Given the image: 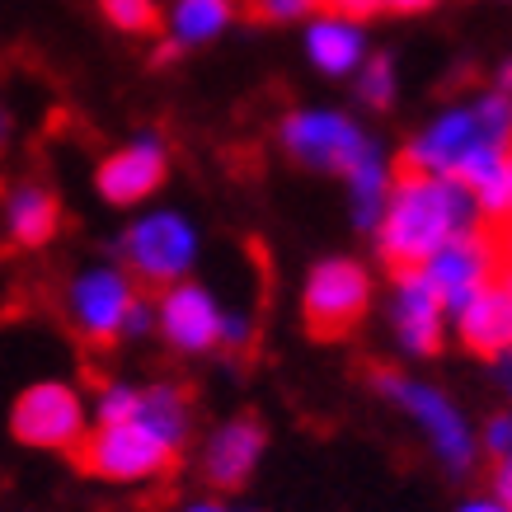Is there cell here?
Here are the masks:
<instances>
[{
    "instance_id": "6da1fadb",
    "label": "cell",
    "mask_w": 512,
    "mask_h": 512,
    "mask_svg": "<svg viewBox=\"0 0 512 512\" xmlns=\"http://www.w3.org/2000/svg\"><path fill=\"white\" fill-rule=\"evenodd\" d=\"M278 146L301 170L343 179L353 226L372 235L381 202L395 184V160L372 127L357 113L334 109V104H296L278 118Z\"/></svg>"
},
{
    "instance_id": "7a4b0ae2",
    "label": "cell",
    "mask_w": 512,
    "mask_h": 512,
    "mask_svg": "<svg viewBox=\"0 0 512 512\" xmlns=\"http://www.w3.org/2000/svg\"><path fill=\"white\" fill-rule=\"evenodd\" d=\"M512 141V99L498 90H480L470 99L442 104V109L419 123L404 141V170L451 179L475 198L498 179L503 151Z\"/></svg>"
},
{
    "instance_id": "3957f363",
    "label": "cell",
    "mask_w": 512,
    "mask_h": 512,
    "mask_svg": "<svg viewBox=\"0 0 512 512\" xmlns=\"http://www.w3.org/2000/svg\"><path fill=\"white\" fill-rule=\"evenodd\" d=\"M484 217L475 198L451 179H433V174H409L395 170L381 217L372 226L376 254L386 259L395 273L404 268H423L442 245H451L456 235L480 231Z\"/></svg>"
},
{
    "instance_id": "277c9868",
    "label": "cell",
    "mask_w": 512,
    "mask_h": 512,
    "mask_svg": "<svg viewBox=\"0 0 512 512\" xmlns=\"http://www.w3.org/2000/svg\"><path fill=\"white\" fill-rule=\"evenodd\" d=\"M372 390L381 400L404 414L414 423L433 451V461L447 470L451 480H466L470 470L480 466V437H475V423L461 404L451 400V390H442L437 381L428 376H414V372H400V367H381L372 372Z\"/></svg>"
},
{
    "instance_id": "5b68a950",
    "label": "cell",
    "mask_w": 512,
    "mask_h": 512,
    "mask_svg": "<svg viewBox=\"0 0 512 512\" xmlns=\"http://www.w3.org/2000/svg\"><path fill=\"white\" fill-rule=\"evenodd\" d=\"M198 259H202L198 221L188 217L184 207L151 202V207H141L137 217L123 226V235H118V259H113V264L123 268L137 287L165 292L174 282L193 278Z\"/></svg>"
},
{
    "instance_id": "8992f818",
    "label": "cell",
    "mask_w": 512,
    "mask_h": 512,
    "mask_svg": "<svg viewBox=\"0 0 512 512\" xmlns=\"http://www.w3.org/2000/svg\"><path fill=\"white\" fill-rule=\"evenodd\" d=\"M179 456H184V451L170 447L156 428H146L141 419L90 428L76 451L80 470L104 484H156L179 466Z\"/></svg>"
},
{
    "instance_id": "52a82bcc",
    "label": "cell",
    "mask_w": 512,
    "mask_h": 512,
    "mask_svg": "<svg viewBox=\"0 0 512 512\" xmlns=\"http://www.w3.org/2000/svg\"><path fill=\"white\" fill-rule=\"evenodd\" d=\"M90 433V395L62 376H43L15 395L10 404V437L33 451H71Z\"/></svg>"
},
{
    "instance_id": "ba28073f",
    "label": "cell",
    "mask_w": 512,
    "mask_h": 512,
    "mask_svg": "<svg viewBox=\"0 0 512 512\" xmlns=\"http://www.w3.org/2000/svg\"><path fill=\"white\" fill-rule=\"evenodd\" d=\"M372 301H376L372 268L353 259V254H325L301 278V315H306V325L320 339L357 329L372 311Z\"/></svg>"
},
{
    "instance_id": "9c48e42d",
    "label": "cell",
    "mask_w": 512,
    "mask_h": 512,
    "mask_svg": "<svg viewBox=\"0 0 512 512\" xmlns=\"http://www.w3.org/2000/svg\"><path fill=\"white\" fill-rule=\"evenodd\" d=\"M141 296V287L127 278L113 259H99V264L76 268L62 287V315L66 325L76 329V339L94 343V348H109V343H123V325L132 301Z\"/></svg>"
},
{
    "instance_id": "30bf717a",
    "label": "cell",
    "mask_w": 512,
    "mask_h": 512,
    "mask_svg": "<svg viewBox=\"0 0 512 512\" xmlns=\"http://www.w3.org/2000/svg\"><path fill=\"white\" fill-rule=\"evenodd\" d=\"M151 306H156V339L174 357H207L221 348V315H226V306L202 278L174 282V287L151 296Z\"/></svg>"
},
{
    "instance_id": "8fae6325",
    "label": "cell",
    "mask_w": 512,
    "mask_h": 512,
    "mask_svg": "<svg viewBox=\"0 0 512 512\" xmlns=\"http://www.w3.org/2000/svg\"><path fill=\"white\" fill-rule=\"evenodd\" d=\"M165 179H170V146L160 132H137L94 165V193L109 207H127V212L151 207Z\"/></svg>"
},
{
    "instance_id": "7c38bea8",
    "label": "cell",
    "mask_w": 512,
    "mask_h": 512,
    "mask_svg": "<svg viewBox=\"0 0 512 512\" xmlns=\"http://www.w3.org/2000/svg\"><path fill=\"white\" fill-rule=\"evenodd\" d=\"M268 451V428L254 414H231L221 419L212 433L202 437L198 447V475L207 480V489L217 498L235 494L254 480V470L264 466Z\"/></svg>"
},
{
    "instance_id": "4fadbf2b",
    "label": "cell",
    "mask_w": 512,
    "mask_h": 512,
    "mask_svg": "<svg viewBox=\"0 0 512 512\" xmlns=\"http://www.w3.org/2000/svg\"><path fill=\"white\" fill-rule=\"evenodd\" d=\"M386 320L395 334V348L404 357H437L447 348V306L437 301V292L428 287L419 268H404L390 278L386 296Z\"/></svg>"
},
{
    "instance_id": "5bb4252c",
    "label": "cell",
    "mask_w": 512,
    "mask_h": 512,
    "mask_svg": "<svg viewBox=\"0 0 512 512\" xmlns=\"http://www.w3.org/2000/svg\"><path fill=\"white\" fill-rule=\"evenodd\" d=\"M498 264H503L498 240L480 226V231H466V235H456L451 245H442L419 273L428 278V287H433L437 301H442L451 315L466 296H475L480 287H489V282L498 278Z\"/></svg>"
},
{
    "instance_id": "9a60e30c",
    "label": "cell",
    "mask_w": 512,
    "mask_h": 512,
    "mask_svg": "<svg viewBox=\"0 0 512 512\" xmlns=\"http://www.w3.org/2000/svg\"><path fill=\"white\" fill-rule=\"evenodd\" d=\"M301 57L311 62L315 76L353 80L362 71V62L372 57V33H367L362 19L320 10V15H311L301 24Z\"/></svg>"
},
{
    "instance_id": "2e32d148",
    "label": "cell",
    "mask_w": 512,
    "mask_h": 512,
    "mask_svg": "<svg viewBox=\"0 0 512 512\" xmlns=\"http://www.w3.org/2000/svg\"><path fill=\"white\" fill-rule=\"evenodd\" d=\"M447 334H456V343L466 353L498 362L512 353V296L503 282H489L475 296H466L456 311L447 315Z\"/></svg>"
},
{
    "instance_id": "e0dca14e",
    "label": "cell",
    "mask_w": 512,
    "mask_h": 512,
    "mask_svg": "<svg viewBox=\"0 0 512 512\" xmlns=\"http://www.w3.org/2000/svg\"><path fill=\"white\" fill-rule=\"evenodd\" d=\"M0 221H5V240L15 249H47L57 240V231H62V202H57V193L47 184L24 179V184H15L5 193Z\"/></svg>"
},
{
    "instance_id": "ac0fdd59",
    "label": "cell",
    "mask_w": 512,
    "mask_h": 512,
    "mask_svg": "<svg viewBox=\"0 0 512 512\" xmlns=\"http://www.w3.org/2000/svg\"><path fill=\"white\" fill-rule=\"evenodd\" d=\"M235 0H170V10L160 15L165 24V43L184 57L193 47H212L226 38V29L235 24Z\"/></svg>"
},
{
    "instance_id": "d6986e66",
    "label": "cell",
    "mask_w": 512,
    "mask_h": 512,
    "mask_svg": "<svg viewBox=\"0 0 512 512\" xmlns=\"http://www.w3.org/2000/svg\"><path fill=\"white\" fill-rule=\"evenodd\" d=\"M132 419H141L146 428H156L170 447L184 451L188 437H193V395H188L179 381H146Z\"/></svg>"
},
{
    "instance_id": "ffe728a7",
    "label": "cell",
    "mask_w": 512,
    "mask_h": 512,
    "mask_svg": "<svg viewBox=\"0 0 512 512\" xmlns=\"http://www.w3.org/2000/svg\"><path fill=\"white\" fill-rule=\"evenodd\" d=\"M353 94L362 109H395V99H400V66L390 52H372L362 71L353 76Z\"/></svg>"
},
{
    "instance_id": "44dd1931",
    "label": "cell",
    "mask_w": 512,
    "mask_h": 512,
    "mask_svg": "<svg viewBox=\"0 0 512 512\" xmlns=\"http://www.w3.org/2000/svg\"><path fill=\"white\" fill-rule=\"evenodd\" d=\"M137 400H141V381H123V376L104 381V386L94 390V400H90V428L127 423L132 414H137Z\"/></svg>"
},
{
    "instance_id": "7402d4cb",
    "label": "cell",
    "mask_w": 512,
    "mask_h": 512,
    "mask_svg": "<svg viewBox=\"0 0 512 512\" xmlns=\"http://www.w3.org/2000/svg\"><path fill=\"white\" fill-rule=\"evenodd\" d=\"M99 15L109 19V29L141 38L160 29V0H99Z\"/></svg>"
},
{
    "instance_id": "603a6c76",
    "label": "cell",
    "mask_w": 512,
    "mask_h": 512,
    "mask_svg": "<svg viewBox=\"0 0 512 512\" xmlns=\"http://www.w3.org/2000/svg\"><path fill=\"white\" fill-rule=\"evenodd\" d=\"M475 207H480V217H489V221H508L512 217V141H508V151H503L498 179L484 188V193H475Z\"/></svg>"
},
{
    "instance_id": "cb8c5ba5",
    "label": "cell",
    "mask_w": 512,
    "mask_h": 512,
    "mask_svg": "<svg viewBox=\"0 0 512 512\" xmlns=\"http://www.w3.org/2000/svg\"><path fill=\"white\" fill-rule=\"evenodd\" d=\"M475 437H480V456H489V461H508L512 456V404H503V409H494L489 419H484V428H475Z\"/></svg>"
},
{
    "instance_id": "d4e9b609",
    "label": "cell",
    "mask_w": 512,
    "mask_h": 512,
    "mask_svg": "<svg viewBox=\"0 0 512 512\" xmlns=\"http://www.w3.org/2000/svg\"><path fill=\"white\" fill-rule=\"evenodd\" d=\"M249 15L264 24H306L320 15V0H249Z\"/></svg>"
},
{
    "instance_id": "484cf974",
    "label": "cell",
    "mask_w": 512,
    "mask_h": 512,
    "mask_svg": "<svg viewBox=\"0 0 512 512\" xmlns=\"http://www.w3.org/2000/svg\"><path fill=\"white\" fill-rule=\"evenodd\" d=\"M254 315L240 311V306H226L221 315V348H231V353H245L249 343H254Z\"/></svg>"
},
{
    "instance_id": "4316f807",
    "label": "cell",
    "mask_w": 512,
    "mask_h": 512,
    "mask_svg": "<svg viewBox=\"0 0 512 512\" xmlns=\"http://www.w3.org/2000/svg\"><path fill=\"white\" fill-rule=\"evenodd\" d=\"M146 334H156V306H151V296L141 292L137 301H132V311H127L123 339H146Z\"/></svg>"
},
{
    "instance_id": "83f0119b",
    "label": "cell",
    "mask_w": 512,
    "mask_h": 512,
    "mask_svg": "<svg viewBox=\"0 0 512 512\" xmlns=\"http://www.w3.org/2000/svg\"><path fill=\"white\" fill-rule=\"evenodd\" d=\"M320 10H334V15H348V19H367L381 15V0H320Z\"/></svg>"
},
{
    "instance_id": "f1b7e54d",
    "label": "cell",
    "mask_w": 512,
    "mask_h": 512,
    "mask_svg": "<svg viewBox=\"0 0 512 512\" xmlns=\"http://www.w3.org/2000/svg\"><path fill=\"white\" fill-rule=\"evenodd\" d=\"M489 494H494L498 503H503V508L512 512V456H508V461H498V466H494V480H489Z\"/></svg>"
},
{
    "instance_id": "f546056e",
    "label": "cell",
    "mask_w": 512,
    "mask_h": 512,
    "mask_svg": "<svg viewBox=\"0 0 512 512\" xmlns=\"http://www.w3.org/2000/svg\"><path fill=\"white\" fill-rule=\"evenodd\" d=\"M437 5H442V0H381L386 15H428Z\"/></svg>"
},
{
    "instance_id": "4dcf8cb0",
    "label": "cell",
    "mask_w": 512,
    "mask_h": 512,
    "mask_svg": "<svg viewBox=\"0 0 512 512\" xmlns=\"http://www.w3.org/2000/svg\"><path fill=\"white\" fill-rule=\"evenodd\" d=\"M179 512H254V508H235V503H226V498H188Z\"/></svg>"
},
{
    "instance_id": "1f68e13d",
    "label": "cell",
    "mask_w": 512,
    "mask_h": 512,
    "mask_svg": "<svg viewBox=\"0 0 512 512\" xmlns=\"http://www.w3.org/2000/svg\"><path fill=\"white\" fill-rule=\"evenodd\" d=\"M456 512H508V508H503L494 494H470V498L456 503Z\"/></svg>"
},
{
    "instance_id": "d6a6232c",
    "label": "cell",
    "mask_w": 512,
    "mask_h": 512,
    "mask_svg": "<svg viewBox=\"0 0 512 512\" xmlns=\"http://www.w3.org/2000/svg\"><path fill=\"white\" fill-rule=\"evenodd\" d=\"M489 90H498V94H508V99H512V57H503V62H498L494 80H489Z\"/></svg>"
},
{
    "instance_id": "836d02e7",
    "label": "cell",
    "mask_w": 512,
    "mask_h": 512,
    "mask_svg": "<svg viewBox=\"0 0 512 512\" xmlns=\"http://www.w3.org/2000/svg\"><path fill=\"white\" fill-rule=\"evenodd\" d=\"M494 381H498V390H503V395H508V404H512V353L494 362Z\"/></svg>"
},
{
    "instance_id": "e575fe53",
    "label": "cell",
    "mask_w": 512,
    "mask_h": 512,
    "mask_svg": "<svg viewBox=\"0 0 512 512\" xmlns=\"http://www.w3.org/2000/svg\"><path fill=\"white\" fill-rule=\"evenodd\" d=\"M10 127H15V123H10V109H5V104H0V146H5V141H10Z\"/></svg>"
},
{
    "instance_id": "d590c367",
    "label": "cell",
    "mask_w": 512,
    "mask_h": 512,
    "mask_svg": "<svg viewBox=\"0 0 512 512\" xmlns=\"http://www.w3.org/2000/svg\"><path fill=\"white\" fill-rule=\"evenodd\" d=\"M498 282L508 287V296H512V264H508V273H498Z\"/></svg>"
},
{
    "instance_id": "8d00e7d4",
    "label": "cell",
    "mask_w": 512,
    "mask_h": 512,
    "mask_svg": "<svg viewBox=\"0 0 512 512\" xmlns=\"http://www.w3.org/2000/svg\"><path fill=\"white\" fill-rule=\"evenodd\" d=\"M508 5H512V0H508Z\"/></svg>"
}]
</instances>
